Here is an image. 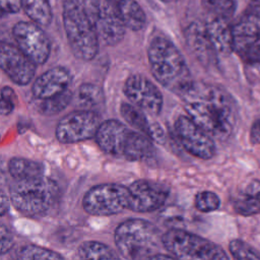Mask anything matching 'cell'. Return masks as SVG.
<instances>
[{"mask_svg":"<svg viewBox=\"0 0 260 260\" xmlns=\"http://www.w3.org/2000/svg\"><path fill=\"white\" fill-rule=\"evenodd\" d=\"M181 96L187 115L213 138L225 139L232 134L237 123V108L224 89L194 82Z\"/></svg>","mask_w":260,"mask_h":260,"instance_id":"obj_1","label":"cell"},{"mask_svg":"<svg viewBox=\"0 0 260 260\" xmlns=\"http://www.w3.org/2000/svg\"><path fill=\"white\" fill-rule=\"evenodd\" d=\"M153 77L168 90L182 95L194 83L186 60L168 38L154 37L147 49Z\"/></svg>","mask_w":260,"mask_h":260,"instance_id":"obj_2","label":"cell"},{"mask_svg":"<svg viewBox=\"0 0 260 260\" xmlns=\"http://www.w3.org/2000/svg\"><path fill=\"white\" fill-rule=\"evenodd\" d=\"M62 16L66 37L73 55L92 60L99 52V35L86 11L83 0H62Z\"/></svg>","mask_w":260,"mask_h":260,"instance_id":"obj_3","label":"cell"},{"mask_svg":"<svg viewBox=\"0 0 260 260\" xmlns=\"http://www.w3.org/2000/svg\"><path fill=\"white\" fill-rule=\"evenodd\" d=\"M114 240L119 253L128 259H150L162 245V234L151 222L131 218L115 231Z\"/></svg>","mask_w":260,"mask_h":260,"instance_id":"obj_4","label":"cell"},{"mask_svg":"<svg viewBox=\"0 0 260 260\" xmlns=\"http://www.w3.org/2000/svg\"><path fill=\"white\" fill-rule=\"evenodd\" d=\"M9 196L19 212L35 216L47 212L54 205L59 196V188L55 181L44 176L14 180L10 184Z\"/></svg>","mask_w":260,"mask_h":260,"instance_id":"obj_5","label":"cell"},{"mask_svg":"<svg viewBox=\"0 0 260 260\" xmlns=\"http://www.w3.org/2000/svg\"><path fill=\"white\" fill-rule=\"evenodd\" d=\"M162 245L175 258L200 260L229 259L224 250L218 245L181 229L167 231L162 235Z\"/></svg>","mask_w":260,"mask_h":260,"instance_id":"obj_6","label":"cell"},{"mask_svg":"<svg viewBox=\"0 0 260 260\" xmlns=\"http://www.w3.org/2000/svg\"><path fill=\"white\" fill-rule=\"evenodd\" d=\"M129 187L108 183L90 188L82 199L84 211L94 216L118 214L129 209Z\"/></svg>","mask_w":260,"mask_h":260,"instance_id":"obj_7","label":"cell"},{"mask_svg":"<svg viewBox=\"0 0 260 260\" xmlns=\"http://www.w3.org/2000/svg\"><path fill=\"white\" fill-rule=\"evenodd\" d=\"M100 40L107 46H116L124 38L127 27L117 9L108 0H83Z\"/></svg>","mask_w":260,"mask_h":260,"instance_id":"obj_8","label":"cell"},{"mask_svg":"<svg viewBox=\"0 0 260 260\" xmlns=\"http://www.w3.org/2000/svg\"><path fill=\"white\" fill-rule=\"evenodd\" d=\"M101 125L99 115L92 110H78L64 116L56 127V138L64 144H71L95 137Z\"/></svg>","mask_w":260,"mask_h":260,"instance_id":"obj_9","label":"cell"},{"mask_svg":"<svg viewBox=\"0 0 260 260\" xmlns=\"http://www.w3.org/2000/svg\"><path fill=\"white\" fill-rule=\"evenodd\" d=\"M175 133L183 148L200 159H210L215 154L213 137L196 124L188 115L179 116L175 122Z\"/></svg>","mask_w":260,"mask_h":260,"instance_id":"obj_10","label":"cell"},{"mask_svg":"<svg viewBox=\"0 0 260 260\" xmlns=\"http://www.w3.org/2000/svg\"><path fill=\"white\" fill-rule=\"evenodd\" d=\"M12 35L17 47L36 65L47 62L51 45L41 25L34 21H19L13 26Z\"/></svg>","mask_w":260,"mask_h":260,"instance_id":"obj_11","label":"cell"},{"mask_svg":"<svg viewBox=\"0 0 260 260\" xmlns=\"http://www.w3.org/2000/svg\"><path fill=\"white\" fill-rule=\"evenodd\" d=\"M124 94L136 107L150 115H158L162 108V95L148 78L141 74L130 75L123 87Z\"/></svg>","mask_w":260,"mask_h":260,"instance_id":"obj_12","label":"cell"},{"mask_svg":"<svg viewBox=\"0 0 260 260\" xmlns=\"http://www.w3.org/2000/svg\"><path fill=\"white\" fill-rule=\"evenodd\" d=\"M129 187V209L135 212H151L160 208L169 198L170 189L161 183L140 179Z\"/></svg>","mask_w":260,"mask_h":260,"instance_id":"obj_13","label":"cell"},{"mask_svg":"<svg viewBox=\"0 0 260 260\" xmlns=\"http://www.w3.org/2000/svg\"><path fill=\"white\" fill-rule=\"evenodd\" d=\"M134 131L117 120H108L101 123L95 140L100 148L108 154L123 157L127 153Z\"/></svg>","mask_w":260,"mask_h":260,"instance_id":"obj_14","label":"cell"},{"mask_svg":"<svg viewBox=\"0 0 260 260\" xmlns=\"http://www.w3.org/2000/svg\"><path fill=\"white\" fill-rule=\"evenodd\" d=\"M0 65L6 75L18 85L28 84L36 72V64L17 46L4 42L0 49Z\"/></svg>","mask_w":260,"mask_h":260,"instance_id":"obj_15","label":"cell"},{"mask_svg":"<svg viewBox=\"0 0 260 260\" xmlns=\"http://www.w3.org/2000/svg\"><path fill=\"white\" fill-rule=\"evenodd\" d=\"M186 44L196 59L204 66L216 63L217 52L207 34L205 23L191 22L185 31Z\"/></svg>","mask_w":260,"mask_h":260,"instance_id":"obj_16","label":"cell"},{"mask_svg":"<svg viewBox=\"0 0 260 260\" xmlns=\"http://www.w3.org/2000/svg\"><path fill=\"white\" fill-rule=\"evenodd\" d=\"M71 82V74L64 67H53L34 82L31 93L38 100H44L57 95L66 89Z\"/></svg>","mask_w":260,"mask_h":260,"instance_id":"obj_17","label":"cell"},{"mask_svg":"<svg viewBox=\"0 0 260 260\" xmlns=\"http://www.w3.org/2000/svg\"><path fill=\"white\" fill-rule=\"evenodd\" d=\"M120 113L123 119L133 128L139 130L151 140H154L156 143L162 144L166 141L165 133L161 127L152 121H150L145 112L134 106L133 104L123 103L120 107Z\"/></svg>","mask_w":260,"mask_h":260,"instance_id":"obj_18","label":"cell"},{"mask_svg":"<svg viewBox=\"0 0 260 260\" xmlns=\"http://www.w3.org/2000/svg\"><path fill=\"white\" fill-rule=\"evenodd\" d=\"M205 27L217 54L226 56L234 51L233 25L228 18L211 15Z\"/></svg>","mask_w":260,"mask_h":260,"instance_id":"obj_19","label":"cell"},{"mask_svg":"<svg viewBox=\"0 0 260 260\" xmlns=\"http://www.w3.org/2000/svg\"><path fill=\"white\" fill-rule=\"evenodd\" d=\"M260 19L245 14L233 25L234 34V51L239 55L246 48L258 42V29Z\"/></svg>","mask_w":260,"mask_h":260,"instance_id":"obj_20","label":"cell"},{"mask_svg":"<svg viewBox=\"0 0 260 260\" xmlns=\"http://www.w3.org/2000/svg\"><path fill=\"white\" fill-rule=\"evenodd\" d=\"M260 181L254 180L234 200L235 211L243 216L260 214Z\"/></svg>","mask_w":260,"mask_h":260,"instance_id":"obj_21","label":"cell"},{"mask_svg":"<svg viewBox=\"0 0 260 260\" xmlns=\"http://www.w3.org/2000/svg\"><path fill=\"white\" fill-rule=\"evenodd\" d=\"M119 12L128 28L140 30L146 23V16L136 0H108Z\"/></svg>","mask_w":260,"mask_h":260,"instance_id":"obj_22","label":"cell"},{"mask_svg":"<svg viewBox=\"0 0 260 260\" xmlns=\"http://www.w3.org/2000/svg\"><path fill=\"white\" fill-rule=\"evenodd\" d=\"M8 172L14 180H26L44 176V166L31 159L13 157L8 161Z\"/></svg>","mask_w":260,"mask_h":260,"instance_id":"obj_23","label":"cell"},{"mask_svg":"<svg viewBox=\"0 0 260 260\" xmlns=\"http://www.w3.org/2000/svg\"><path fill=\"white\" fill-rule=\"evenodd\" d=\"M22 8L31 21L47 26L52 20V8L49 0H22Z\"/></svg>","mask_w":260,"mask_h":260,"instance_id":"obj_24","label":"cell"},{"mask_svg":"<svg viewBox=\"0 0 260 260\" xmlns=\"http://www.w3.org/2000/svg\"><path fill=\"white\" fill-rule=\"evenodd\" d=\"M77 100L79 104L86 110L96 109L105 104V95L103 89L93 83H83L78 87Z\"/></svg>","mask_w":260,"mask_h":260,"instance_id":"obj_25","label":"cell"},{"mask_svg":"<svg viewBox=\"0 0 260 260\" xmlns=\"http://www.w3.org/2000/svg\"><path fill=\"white\" fill-rule=\"evenodd\" d=\"M77 255L81 259H114L119 256L104 243L87 241L82 243L77 250Z\"/></svg>","mask_w":260,"mask_h":260,"instance_id":"obj_26","label":"cell"},{"mask_svg":"<svg viewBox=\"0 0 260 260\" xmlns=\"http://www.w3.org/2000/svg\"><path fill=\"white\" fill-rule=\"evenodd\" d=\"M72 92L68 89L65 91L54 95L52 98L44 99L38 106V110L43 115L52 116L63 111L71 102Z\"/></svg>","mask_w":260,"mask_h":260,"instance_id":"obj_27","label":"cell"},{"mask_svg":"<svg viewBox=\"0 0 260 260\" xmlns=\"http://www.w3.org/2000/svg\"><path fill=\"white\" fill-rule=\"evenodd\" d=\"M202 7L212 16L230 19L236 10V0H201Z\"/></svg>","mask_w":260,"mask_h":260,"instance_id":"obj_28","label":"cell"},{"mask_svg":"<svg viewBox=\"0 0 260 260\" xmlns=\"http://www.w3.org/2000/svg\"><path fill=\"white\" fill-rule=\"evenodd\" d=\"M17 257L19 259H24V260H49V259H63V256L60 255L59 253L46 249L44 247L36 246V245H26L23 246L17 254Z\"/></svg>","mask_w":260,"mask_h":260,"instance_id":"obj_29","label":"cell"},{"mask_svg":"<svg viewBox=\"0 0 260 260\" xmlns=\"http://www.w3.org/2000/svg\"><path fill=\"white\" fill-rule=\"evenodd\" d=\"M229 249L233 258L235 259H260V252H258L251 245L240 239H235L231 241Z\"/></svg>","mask_w":260,"mask_h":260,"instance_id":"obj_30","label":"cell"},{"mask_svg":"<svg viewBox=\"0 0 260 260\" xmlns=\"http://www.w3.org/2000/svg\"><path fill=\"white\" fill-rule=\"evenodd\" d=\"M194 205L199 211L211 212L219 207L220 199L214 192L201 191L195 195Z\"/></svg>","mask_w":260,"mask_h":260,"instance_id":"obj_31","label":"cell"},{"mask_svg":"<svg viewBox=\"0 0 260 260\" xmlns=\"http://www.w3.org/2000/svg\"><path fill=\"white\" fill-rule=\"evenodd\" d=\"M17 95L9 86H3L1 89V114L9 115L15 108Z\"/></svg>","mask_w":260,"mask_h":260,"instance_id":"obj_32","label":"cell"},{"mask_svg":"<svg viewBox=\"0 0 260 260\" xmlns=\"http://www.w3.org/2000/svg\"><path fill=\"white\" fill-rule=\"evenodd\" d=\"M239 56L248 64H260V43L252 44L241 52Z\"/></svg>","mask_w":260,"mask_h":260,"instance_id":"obj_33","label":"cell"},{"mask_svg":"<svg viewBox=\"0 0 260 260\" xmlns=\"http://www.w3.org/2000/svg\"><path fill=\"white\" fill-rule=\"evenodd\" d=\"M0 244H1L0 252L2 255L7 253L13 247V244H14L12 235L4 224H2L0 229Z\"/></svg>","mask_w":260,"mask_h":260,"instance_id":"obj_34","label":"cell"},{"mask_svg":"<svg viewBox=\"0 0 260 260\" xmlns=\"http://www.w3.org/2000/svg\"><path fill=\"white\" fill-rule=\"evenodd\" d=\"M3 13H16L22 7V0H0Z\"/></svg>","mask_w":260,"mask_h":260,"instance_id":"obj_35","label":"cell"},{"mask_svg":"<svg viewBox=\"0 0 260 260\" xmlns=\"http://www.w3.org/2000/svg\"><path fill=\"white\" fill-rule=\"evenodd\" d=\"M250 141L254 145L260 144V119L256 120L250 130Z\"/></svg>","mask_w":260,"mask_h":260,"instance_id":"obj_36","label":"cell"},{"mask_svg":"<svg viewBox=\"0 0 260 260\" xmlns=\"http://www.w3.org/2000/svg\"><path fill=\"white\" fill-rule=\"evenodd\" d=\"M246 13L260 19V0H250Z\"/></svg>","mask_w":260,"mask_h":260,"instance_id":"obj_37","label":"cell"},{"mask_svg":"<svg viewBox=\"0 0 260 260\" xmlns=\"http://www.w3.org/2000/svg\"><path fill=\"white\" fill-rule=\"evenodd\" d=\"M0 203H1V207H0V210H1V215L3 216L7 210H8V207H9V200H8V197L7 195L2 191L1 192V199H0Z\"/></svg>","mask_w":260,"mask_h":260,"instance_id":"obj_38","label":"cell"},{"mask_svg":"<svg viewBox=\"0 0 260 260\" xmlns=\"http://www.w3.org/2000/svg\"><path fill=\"white\" fill-rule=\"evenodd\" d=\"M160 1L166 2V3H171V2H175V1H177V0H160Z\"/></svg>","mask_w":260,"mask_h":260,"instance_id":"obj_39","label":"cell"},{"mask_svg":"<svg viewBox=\"0 0 260 260\" xmlns=\"http://www.w3.org/2000/svg\"><path fill=\"white\" fill-rule=\"evenodd\" d=\"M258 41H260V26H259V29H258Z\"/></svg>","mask_w":260,"mask_h":260,"instance_id":"obj_40","label":"cell"}]
</instances>
